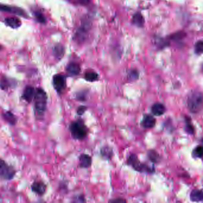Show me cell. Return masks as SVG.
<instances>
[{"mask_svg": "<svg viewBox=\"0 0 203 203\" xmlns=\"http://www.w3.org/2000/svg\"><path fill=\"white\" fill-rule=\"evenodd\" d=\"M5 23L13 29L19 28L21 26V21L17 17H8L5 19Z\"/></svg>", "mask_w": 203, "mask_h": 203, "instance_id": "obj_15", "label": "cell"}, {"mask_svg": "<svg viewBox=\"0 0 203 203\" xmlns=\"http://www.w3.org/2000/svg\"><path fill=\"white\" fill-rule=\"evenodd\" d=\"M12 86L11 81L6 77H3L0 80V88L2 90H7Z\"/></svg>", "mask_w": 203, "mask_h": 203, "instance_id": "obj_18", "label": "cell"}, {"mask_svg": "<svg viewBox=\"0 0 203 203\" xmlns=\"http://www.w3.org/2000/svg\"><path fill=\"white\" fill-rule=\"evenodd\" d=\"M132 22L138 27H142L144 23V19L142 14L139 13H136L133 17Z\"/></svg>", "mask_w": 203, "mask_h": 203, "instance_id": "obj_17", "label": "cell"}, {"mask_svg": "<svg viewBox=\"0 0 203 203\" xmlns=\"http://www.w3.org/2000/svg\"><path fill=\"white\" fill-rule=\"evenodd\" d=\"M203 51V42L202 41L197 42L195 46V51L197 54H201Z\"/></svg>", "mask_w": 203, "mask_h": 203, "instance_id": "obj_26", "label": "cell"}, {"mask_svg": "<svg viewBox=\"0 0 203 203\" xmlns=\"http://www.w3.org/2000/svg\"><path fill=\"white\" fill-rule=\"evenodd\" d=\"M128 164L131 165L135 170L139 172L148 173H153L154 172V169L149 167L147 165L141 163L138 158V157L133 154H132L128 157Z\"/></svg>", "mask_w": 203, "mask_h": 203, "instance_id": "obj_4", "label": "cell"}, {"mask_svg": "<svg viewBox=\"0 0 203 203\" xmlns=\"http://www.w3.org/2000/svg\"><path fill=\"white\" fill-rule=\"evenodd\" d=\"M76 4L82 5H86L89 4V0H72Z\"/></svg>", "mask_w": 203, "mask_h": 203, "instance_id": "obj_28", "label": "cell"}, {"mask_svg": "<svg viewBox=\"0 0 203 203\" xmlns=\"http://www.w3.org/2000/svg\"><path fill=\"white\" fill-rule=\"evenodd\" d=\"M156 120L150 114H145L141 121V126L146 129L153 128L155 125Z\"/></svg>", "mask_w": 203, "mask_h": 203, "instance_id": "obj_10", "label": "cell"}, {"mask_svg": "<svg viewBox=\"0 0 203 203\" xmlns=\"http://www.w3.org/2000/svg\"><path fill=\"white\" fill-rule=\"evenodd\" d=\"M31 188L32 191L38 195H42L46 191L47 186L44 182L41 181H36L32 183Z\"/></svg>", "mask_w": 203, "mask_h": 203, "instance_id": "obj_8", "label": "cell"}, {"mask_svg": "<svg viewBox=\"0 0 203 203\" xmlns=\"http://www.w3.org/2000/svg\"><path fill=\"white\" fill-rule=\"evenodd\" d=\"M166 111L165 106L161 103H155L151 107L152 113L155 116L163 115Z\"/></svg>", "mask_w": 203, "mask_h": 203, "instance_id": "obj_11", "label": "cell"}, {"mask_svg": "<svg viewBox=\"0 0 203 203\" xmlns=\"http://www.w3.org/2000/svg\"><path fill=\"white\" fill-rule=\"evenodd\" d=\"M54 54L58 59H61L64 55V48L61 45H57L53 49Z\"/></svg>", "mask_w": 203, "mask_h": 203, "instance_id": "obj_22", "label": "cell"}, {"mask_svg": "<svg viewBox=\"0 0 203 203\" xmlns=\"http://www.w3.org/2000/svg\"><path fill=\"white\" fill-rule=\"evenodd\" d=\"M67 72L71 76H76L81 72V67L77 63H71L67 67Z\"/></svg>", "mask_w": 203, "mask_h": 203, "instance_id": "obj_14", "label": "cell"}, {"mask_svg": "<svg viewBox=\"0 0 203 203\" xmlns=\"http://www.w3.org/2000/svg\"><path fill=\"white\" fill-rule=\"evenodd\" d=\"M3 118L6 121L11 125H15L17 123V118L11 111H7L3 114Z\"/></svg>", "mask_w": 203, "mask_h": 203, "instance_id": "obj_16", "label": "cell"}, {"mask_svg": "<svg viewBox=\"0 0 203 203\" xmlns=\"http://www.w3.org/2000/svg\"><path fill=\"white\" fill-rule=\"evenodd\" d=\"M69 129L72 137L75 140H82L88 134L87 128L82 120L73 121L69 126Z\"/></svg>", "mask_w": 203, "mask_h": 203, "instance_id": "obj_3", "label": "cell"}, {"mask_svg": "<svg viewBox=\"0 0 203 203\" xmlns=\"http://www.w3.org/2000/svg\"><path fill=\"white\" fill-rule=\"evenodd\" d=\"M86 109H87V107H85V106H80L77 110V114L79 116H81V115L84 114V113L85 112Z\"/></svg>", "mask_w": 203, "mask_h": 203, "instance_id": "obj_29", "label": "cell"}, {"mask_svg": "<svg viewBox=\"0 0 203 203\" xmlns=\"http://www.w3.org/2000/svg\"><path fill=\"white\" fill-rule=\"evenodd\" d=\"M187 106L192 113H199L203 107V95L200 91H192L188 96Z\"/></svg>", "mask_w": 203, "mask_h": 203, "instance_id": "obj_2", "label": "cell"}, {"mask_svg": "<svg viewBox=\"0 0 203 203\" xmlns=\"http://www.w3.org/2000/svg\"><path fill=\"white\" fill-rule=\"evenodd\" d=\"M35 93V90L34 88L32 86L28 85L24 88L22 94V98L24 99L26 102L31 103L34 98Z\"/></svg>", "mask_w": 203, "mask_h": 203, "instance_id": "obj_9", "label": "cell"}, {"mask_svg": "<svg viewBox=\"0 0 203 203\" xmlns=\"http://www.w3.org/2000/svg\"><path fill=\"white\" fill-rule=\"evenodd\" d=\"M148 157L150 159V160L154 163H157L160 161L159 154L154 150H150L148 151Z\"/></svg>", "mask_w": 203, "mask_h": 203, "instance_id": "obj_20", "label": "cell"}, {"mask_svg": "<svg viewBox=\"0 0 203 203\" xmlns=\"http://www.w3.org/2000/svg\"><path fill=\"white\" fill-rule=\"evenodd\" d=\"M34 98L35 115L37 119H41L44 117L47 108V94L42 88H37Z\"/></svg>", "mask_w": 203, "mask_h": 203, "instance_id": "obj_1", "label": "cell"}, {"mask_svg": "<svg viewBox=\"0 0 203 203\" xmlns=\"http://www.w3.org/2000/svg\"><path fill=\"white\" fill-rule=\"evenodd\" d=\"M203 147L201 145L197 146L192 152V155L193 157L195 158H201L203 155Z\"/></svg>", "mask_w": 203, "mask_h": 203, "instance_id": "obj_25", "label": "cell"}, {"mask_svg": "<svg viewBox=\"0 0 203 203\" xmlns=\"http://www.w3.org/2000/svg\"><path fill=\"white\" fill-rule=\"evenodd\" d=\"M110 201V202H116V203H118V202H121V203L126 202V201H125L123 200H121L120 198H119V200H112V201Z\"/></svg>", "mask_w": 203, "mask_h": 203, "instance_id": "obj_30", "label": "cell"}, {"mask_svg": "<svg viewBox=\"0 0 203 203\" xmlns=\"http://www.w3.org/2000/svg\"><path fill=\"white\" fill-rule=\"evenodd\" d=\"M92 163V158L88 154H82L79 157V166L82 168H88Z\"/></svg>", "mask_w": 203, "mask_h": 203, "instance_id": "obj_12", "label": "cell"}, {"mask_svg": "<svg viewBox=\"0 0 203 203\" xmlns=\"http://www.w3.org/2000/svg\"><path fill=\"white\" fill-rule=\"evenodd\" d=\"M138 76H139V74L138 72L136 71L132 70L129 72V73L128 74V79L132 81H133L136 80L138 78Z\"/></svg>", "mask_w": 203, "mask_h": 203, "instance_id": "obj_27", "label": "cell"}, {"mask_svg": "<svg viewBox=\"0 0 203 203\" xmlns=\"http://www.w3.org/2000/svg\"><path fill=\"white\" fill-rule=\"evenodd\" d=\"M34 16H35L36 20L39 23L42 24H44L46 23V19L42 13H41L39 11H36V12H34Z\"/></svg>", "mask_w": 203, "mask_h": 203, "instance_id": "obj_24", "label": "cell"}, {"mask_svg": "<svg viewBox=\"0 0 203 203\" xmlns=\"http://www.w3.org/2000/svg\"><path fill=\"white\" fill-rule=\"evenodd\" d=\"M185 130L188 134L194 135L195 132V129L193 125L191 123L190 118H187L185 120Z\"/></svg>", "mask_w": 203, "mask_h": 203, "instance_id": "obj_23", "label": "cell"}, {"mask_svg": "<svg viewBox=\"0 0 203 203\" xmlns=\"http://www.w3.org/2000/svg\"><path fill=\"white\" fill-rule=\"evenodd\" d=\"M53 86L57 93L61 94L66 88L65 77L61 74H56L53 79Z\"/></svg>", "mask_w": 203, "mask_h": 203, "instance_id": "obj_6", "label": "cell"}, {"mask_svg": "<svg viewBox=\"0 0 203 203\" xmlns=\"http://www.w3.org/2000/svg\"><path fill=\"white\" fill-rule=\"evenodd\" d=\"M101 154L106 159H110L113 155V150L109 147H104L101 150Z\"/></svg>", "mask_w": 203, "mask_h": 203, "instance_id": "obj_19", "label": "cell"}, {"mask_svg": "<svg viewBox=\"0 0 203 203\" xmlns=\"http://www.w3.org/2000/svg\"><path fill=\"white\" fill-rule=\"evenodd\" d=\"M98 78V74L94 72H88L85 74V79L88 82H94Z\"/></svg>", "mask_w": 203, "mask_h": 203, "instance_id": "obj_21", "label": "cell"}, {"mask_svg": "<svg viewBox=\"0 0 203 203\" xmlns=\"http://www.w3.org/2000/svg\"><path fill=\"white\" fill-rule=\"evenodd\" d=\"M190 200L192 202H200L203 199V192L200 190H194L191 191L190 194Z\"/></svg>", "mask_w": 203, "mask_h": 203, "instance_id": "obj_13", "label": "cell"}, {"mask_svg": "<svg viewBox=\"0 0 203 203\" xmlns=\"http://www.w3.org/2000/svg\"><path fill=\"white\" fill-rule=\"evenodd\" d=\"M1 48H2V47H1V45H0V50H1Z\"/></svg>", "mask_w": 203, "mask_h": 203, "instance_id": "obj_31", "label": "cell"}, {"mask_svg": "<svg viewBox=\"0 0 203 203\" xmlns=\"http://www.w3.org/2000/svg\"><path fill=\"white\" fill-rule=\"evenodd\" d=\"M0 12L11 13L17 16L27 17V14L22 9L16 7H14L12 6H9L8 5H4L2 4H0Z\"/></svg>", "mask_w": 203, "mask_h": 203, "instance_id": "obj_7", "label": "cell"}, {"mask_svg": "<svg viewBox=\"0 0 203 203\" xmlns=\"http://www.w3.org/2000/svg\"><path fill=\"white\" fill-rule=\"evenodd\" d=\"M16 174L14 167L9 166L2 159L0 158V178L4 180L12 179Z\"/></svg>", "mask_w": 203, "mask_h": 203, "instance_id": "obj_5", "label": "cell"}]
</instances>
